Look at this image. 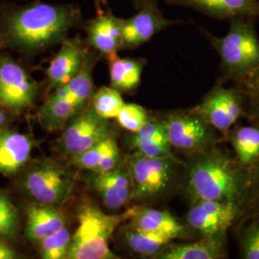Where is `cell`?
<instances>
[{
	"label": "cell",
	"mask_w": 259,
	"mask_h": 259,
	"mask_svg": "<svg viewBox=\"0 0 259 259\" xmlns=\"http://www.w3.org/2000/svg\"><path fill=\"white\" fill-rule=\"evenodd\" d=\"M80 109L68 99H50L39 108L37 118L40 126L48 132L64 128Z\"/></svg>",
	"instance_id": "25"
},
{
	"label": "cell",
	"mask_w": 259,
	"mask_h": 259,
	"mask_svg": "<svg viewBox=\"0 0 259 259\" xmlns=\"http://www.w3.org/2000/svg\"><path fill=\"white\" fill-rule=\"evenodd\" d=\"M7 122V115L4 111L0 109V128H2Z\"/></svg>",
	"instance_id": "37"
},
{
	"label": "cell",
	"mask_w": 259,
	"mask_h": 259,
	"mask_svg": "<svg viewBox=\"0 0 259 259\" xmlns=\"http://www.w3.org/2000/svg\"><path fill=\"white\" fill-rule=\"evenodd\" d=\"M116 142L115 139L111 136L110 138L95 144L93 147L85 150L80 155L72 157L71 164L81 170L92 171L96 168L103 156L109 151V149Z\"/></svg>",
	"instance_id": "32"
},
{
	"label": "cell",
	"mask_w": 259,
	"mask_h": 259,
	"mask_svg": "<svg viewBox=\"0 0 259 259\" xmlns=\"http://www.w3.org/2000/svg\"><path fill=\"white\" fill-rule=\"evenodd\" d=\"M83 26L88 46L100 54L107 57L121 49L120 18L111 9L98 10L96 16L83 22Z\"/></svg>",
	"instance_id": "15"
},
{
	"label": "cell",
	"mask_w": 259,
	"mask_h": 259,
	"mask_svg": "<svg viewBox=\"0 0 259 259\" xmlns=\"http://www.w3.org/2000/svg\"><path fill=\"white\" fill-rule=\"evenodd\" d=\"M64 128L61 149L71 158L112 136L110 123L93 110L78 111Z\"/></svg>",
	"instance_id": "11"
},
{
	"label": "cell",
	"mask_w": 259,
	"mask_h": 259,
	"mask_svg": "<svg viewBox=\"0 0 259 259\" xmlns=\"http://www.w3.org/2000/svg\"><path fill=\"white\" fill-rule=\"evenodd\" d=\"M131 148L135 151V154L145 157L179 159L169 143L166 129L161 118H150L139 132L133 134Z\"/></svg>",
	"instance_id": "19"
},
{
	"label": "cell",
	"mask_w": 259,
	"mask_h": 259,
	"mask_svg": "<svg viewBox=\"0 0 259 259\" xmlns=\"http://www.w3.org/2000/svg\"><path fill=\"white\" fill-rule=\"evenodd\" d=\"M167 4L194 10L215 19L259 18V0H165Z\"/></svg>",
	"instance_id": "17"
},
{
	"label": "cell",
	"mask_w": 259,
	"mask_h": 259,
	"mask_svg": "<svg viewBox=\"0 0 259 259\" xmlns=\"http://www.w3.org/2000/svg\"><path fill=\"white\" fill-rule=\"evenodd\" d=\"M80 6L45 3L39 0L24 5L0 7V50L9 49L35 56L61 44L69 31L83 25Z\"/></svg>",
	"instance_id": "1"
},
{
	"label": "cell",
	"mask_w": 259,
	"mask_h": 259,
	"mask_svg": "<svg viewBox=\"0 0 259 259\" xmlns=\"http://www.w3.org/2000/svg\"><path fill=\"white\" fill-rule=\"evenodd\" d=\"M95 57L89 50L80 70L67 83H65L67 98L79 109H82L93 94V70Z\"/></svg>",
	"instance_id": "24"
},
{
	"label": "cell",
	"mask_w": 259,
	"mask_h": 259,
	"mask_svg": "<svg viewBox=\"0 0 259 259\" xmlns=\"http://www.w3.org/2000/svg\"><path fill=\"white\" fill-rule=\"evenodd\" d=\"M95 4H96V8L97 11L101 10L102 6H105L107 4V0H95Z\"/></svg>",
	"instance_id": "39"
},
{
	"label": "cell",
	"mask_w": 259,
	"mask_h": 259,
	"mask_svg": "<svg viewBox=\"0 0 259 259\" xmlns=\"http://www.w3.org/2000/svg\"><path fill=\"white\" fill-rule=\"evenodd\" d=\"M131 1L133 2L135 8H136V9H139V7H140L142 4H144V3L147 2V1H152V0H131ZM156 1H157V0H156Z\"/></svg>",
	"instance_id": "38"
},
{
	"label": "cell",
	"mask_w": 259,
	"mask_h": 259,
	"mask_svg": "<svg viewBox=\"0 0 259 259\" xmlns=\"http://www.w3.org/2000/svg\"><path fill=\"white\" fill-rule=\"evenodd\" d=\"M228 257L227 244L198 238V240L172 244L156 256L157 259H223Z\"/></svg>",
	"instance_id": "23"
},
{
	"label": "cell",
	"mask_w": 259,
	"mask_h": 259,
	"mask_svg": "<svg viewBox=\"0 0 259 259\" xmlns=\"http://www.w3.org/2000/svg\"><path fill=\"white\" fill-rule=\"evenodd\" d=\"M121 154L120 150L117 146V143L115 142L109 151L103 156L102 159L98 163V165L93 171V173H105L108 171H111L115 167L119 165L120 162Z\"/></svg>",
	"instance_id": "35"
},
{
	"label": "cell",
	"mask_w": 259,
	"mask_h": 259,
	"mask_svg": "<svg viewBox=\"0 0 259 259\" xmlns=\"http://www.w3.org/2000/svg\"><path fill=\"white\" fill-rule=\"evenodd\" d=\"M20 257V253L12 246L11 242L0 238V259H18Z\"/></svg>",
	"instance_id": "36"
},
{
	"label": "cell",
	"mask_w": 259,
	"mask_h": 259,
	"mask_svg": "<svg viewBox=\"0 0 259 259\" xmlns=\"http://www.w3.org/2000/svg\"><path fill=\"white\" fill-rule=\"evenodd\" d=\"M234 226L237 227L241 257L259 259V216H241Z\"/></svg>",
	"instance_id": "27"
},
{
	"label": "cell",
	"mask_w": 259,
	"mask_h": 259,
	"mask_svg": "<svg viewBox=\"0 0 259 259\" xmlns=\"http://www.w3.org/2000/svg\"><path fill=\"white\" fill-rule=\"evenodd\" d=\"M226 140L232 146L234 157L241 165L251 171L259 160V125L235 124Z\"/></svg>",
	"instance_id": "21"
},
{
	"label": "cell",
	"mask_w": 259,
	"mask_h": 259,
	"mask_svg": "<svg viewBox=\"0 0 259 259\" xmlns=\"http://www.w3.org/2000/svg\"><path fill=\"white\" fill-rule=\"evenodd\" d=\"M70 243L71 234L65 226L37 244L39 247V254L44 259L66 258Z\"/></svg>",
	"instance_id": "30"
},
{
	"label": "cell",
	"mask_w": 259,
	"mask_h": 259,
	"mask_svg": "<svg viewBox=\"0 0 259 259\" xmlns=\"http://www.w3.org/2000/svg\"><path fill=\"white\" fill-rule=\"evenodd\" d=\"M129 226L144 232H152L170 240L188 239L195 236L186 223L180 221L167 210L135 205L128 208Z\"/></svg>",
	"instance_id": "13"
},
{
	"label": "cell",
	"mask_w": 259,
	"mask_h": 259,
	"mask_svg": "<svg viewBox=\"0 0 259 259\" xmlns=\"http://www.w3.org/2000/svg\"><path fill=\"white\" fill-rule=\"evenodd\" d=\"M23 169L19 186L34 203L59 206L73 188L74 177L51 160H37Z\"/></svg>",
	"instance_id": "7"
},
{
	"label": "cell",
	"mask_w": 259,
	"mask_h": 259,
	"mask_svg": "<svg viewBox=\"0 0 259 259\" xmlns=\"http://www.w3.org/2000/svg\"><path fill=\"white\" fill-rule=\"evenodd\" d=\"M78 227L71 236L66 259H115L109 241L119 225L129 219L128 210L119 215L102 211L93 204H84L78 212Z\"/></svg>",
	"instance_id": "4"
},
{
	"label": "cell",
	"mask_w": 259,
	"mask_h": 259,
	"mask_svg": "<svg viewBox=\"0 0 259 259\" xmlns=\"http://www.w3.org/2000/svg\"><path fill=\"white\" fill-rule=\"evenodd\" d=\"M150 118L148 111L142 106L133 103H125L115 119L123 129L135 134L139 132Z\"/></svg>",
	"instance_id": "33"
},
{
	"label": "cell",
	"mask_w": 259,
	"mask_h": 259,
	"mask_svg": "<svg viewBox=\"0 0 259 259\" xmlns=\"http://www.w3.org/2000/svg\"><path fill=\"white\" fill-rule=\"evenodd\" d=\"M204 36L220 58L222 81H232L234 84L259 69V37L252 19H230L228 33L216 37L206 30Z\"/></svg>",
	"instance_id": "3"
},
{
	"label": "cell",
	"mask_w": 259,
	"mask_h": 259,
	"mask_svg": "<svg viewBox=\"0 0 259 259\" xmlns=\"http://www.w3.org/2000/svg\"><path fill=\"white\" fill-rule=\"evenodd\" d=\"M93 110L104 119H115L125 102L120 92L112 87H102L92 96Z\"/></svg>",
	"instance_id": "28"
},
{
	"label": "cell",
	"mask_w": 259,
	"mask_h": 259,
	"mask_svg": "<svg viewBox=\"0 0 259 259\" xmlns=\"http://www.w3.org/2000/svg\"><path fill=\"white\" fill-rule=\"evenodd\" d=\"M39 83L7 53H0V108L19 114L34 106Z\"/></svg>",
	"instance_id": "10"
},
{
	"label": "cell",
	"mask_w": 259,
	"mask_h": 259,
	"mask_svg": "<svg viewBox=\"0 0 259 259\" xmlns=\"http://www.w3.org/2000/svg\"><path fill=\"white\" fill-rule=\"evenodd\" d=\"M59 51L51 59L46 70L48 90L53 91L67 83L80 70L89 52L79 36L66 37L61 44Z\"/></svg>",
	"instance_id": "14"
},
{
	"label": "cell",
	"mask_w": 259,
	"mask_h": 259,
	"mask_svg": "<svg viewBox=\"0 0 259 259\" xmlns=\"http://www.w3.org/2000/svg\"><path fill=\"white\" fill-rule=\"evenodd\" d=\"M111 87L120 93L135 91L141 82L146 61L138 58H120L117 53L106 57Z\"/></svg>",
	"instance_id": "22"
},
{
	"label": "cell",
	"mask_w": 259,
	"mask_h": 259,
	"mask_svg": "<svg viewBox=\"0 0 259 259\" xmlns=\"http://www.w3.org/2000/svg\"><path fill=\"white\" fill-rule=\"evenodd\" d=\"M25 235L37 245L65 226V215L54 205L34 203L25 207Z\"/></svg>",
	"instance_id": "20"
},
{
	"label": "cell",
	"mask_w": 259,
	"mask_h": 259,
	"mask_svg": "<svg viewBox=\"0 0 259 259\" xmlns=\"http://www.w3.org/2000/svg\"><path fill=\"white\" fill-rule=\"evenodd\" d=\"M125 241L130 250L139 255L156 258L172 240L152 232L128 227L125 231Z\"/></svg>",
	"instance_id": "26"
},
{
	"label": "cell",
	"mask_w": 259,
	"mask_h": 259,
	"mask_svg": "<svg viewBox=\"0 0 259 259\" xmlns=\"http://www.w3.org/2000/svg\"><path fill=\"white\" fill-rule=\"evenodd\" d=\"M20 226L18 207L9 193L0 190V238L14 242L17 240Z\"/></svg>",
	"instance_id": "29"
},
{
	"label": "cell",
	"mask_w": 259,
	"mask_h": 259,
	"mask_svg": "<svg viewBox=\"0 0 259 259\" xmlns=\"http://www.w3.org/2000/svg\"><path fill=\"white\" fill-rule=\"evenodd\" d=\"M91 185L110 210H119L131 202L133 183L128 167L118 165L105 173H93Z\"/></svg>",
	"instance_id": "16"
},
{
	"label": "cell",
	"mask_w": 259,
	"mask_h": 259,
	"mask_svg": "<svg viewBox=\"0 0 259 259\" xmlns=\"http://www.w3.org/2000/svg\"><path fill=\"white\" fill-rule=\"evenodd\" d=\"M238 205L216 201L190 203L185 223L198 238L227 244L228 232L240 217Z\"/></svg>",
	"instance_id": "9"
},
{
	"label": "cell",
	"mask_w": 259,
	"mask_h": 259,
	"mask_svg": "<svg viewBox=\"0 0 259 259\" xmlns=\"http://www.w3.org/2000/svg\"><path fill=\"white\" fill-rule=\"evenodd\" d=\"M191 110L226 140L232 127L246 115L245 97L239 87L235 84L232 88H226L221 80Z\"/></svg>",
	"instance_id": "8"
},
{
	"label": "cell",
	"mask_w": 259,
	"mask_h": 259,
	"mask_svg": "<svg viewBox=\"0 0 259 259\" xmlns=\"http://www.w3.org/2000/svg\"><path fill=\"white\" fill-rule=\"evenodd\" d=\"M172 149L194 157L219 145L222 136L192 110L175 111L162 118Z\"/></svg>",
	"instance_id": "6"
},
{
	"label": "cell",
	"mask_w": 259,
	"mask_h": 259,
	"mask_svg": "<svg viewBox=\"0 0 259 259\" xmlns=\"http://www.w3.org/2000/svg\"><path fill=\"white\" fill-rule=\"evenodd\" d=\"M185 193L190 203L216 201L243 210L250 190V171L219 145L185 162ZM242 213V212H241Z\"/></svg>",
	"instance_id": "2"
},
{
	"label": "cell",
	"mask_w": 259,
	"mask_h": 259,
	"mask_svg": "<svg viewBox=\"0 0 259 259\" xmlns=\"http://www.w3.org/2000/svg\"><path fill=\"white\" fill-rule=\"evenodd\" d=\"M180 165L185 166V162L134 154L127 162L133 183L131 202L154 201L166 196L176 185Z\"/></svg>",
	"instance_id": "5"
},
{
	"label": "cell",
	"mask_w": 259,
	"mask_h": 259,
	"mask_svg": "<svg viewBox=\"0 0 259 259\" xmlns=\"http://www.w3.org/2000/svg\"><path fill=\"white\" fill-rule=\"evenodd\" d=\"M245 215L259 216V160L250 171L249 196L240 217Z\"/></svg>",
	"instance_id": "34"
},
{
	"label": "cell",
	"mask_w": 259,
	"mask_h": 259,
	"mask_svg": "<svg viewBox=\"0 0 259 259\" xmlns=\"http://www.w3.org/2000/svg\"><path fill=\"white\" fill-rule=\"evenodd\" d=\"M235 84L245 97V117L259 125V69Z\"/></svg>",
	"instance_id": "31"
},
{
	"label": "cell",
	"mask_w": 259,
	"mask_h": 259,
	"mask_svg": "<svg viewBox=\"0 0 259 259\" xmlns=\"http://www.w3.org/2000/svg\"><path fill=\"white\" fill-rule=\"evenodd\" d=\"M138 12L128 19H121V49H135L148 42L157 33L183 21L165 18L157 5L152 0L142 4Z\"/></svg>",
	"instance_id": "12"
},
{
	"label": "cell",
	"mask_w": 259,
	"mask_h": 259,
	"mask_svg": "<svg viewBox=\"0 0 259 259\" xmlns=\"http://www.w3.org/2000/svg\"><path fill=\"white\" fill-rule=\"evenodd\" d=\"M34 147L33 139L17 131L0 128V174L14 176L26 166Z\"/></svg>",
	"instance_id": "18"
}]
</instances>
